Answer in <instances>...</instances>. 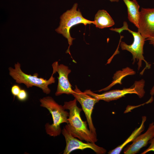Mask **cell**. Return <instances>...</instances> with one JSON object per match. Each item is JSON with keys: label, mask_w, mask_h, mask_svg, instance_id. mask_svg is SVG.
Returning <instances> with one entry per match:
<instances>
[{"label": "cell", "mask_w": 154, "mask_h": 154, "mask_svg": "<svg viewBox=\"0 0 154 154\" xmlns=\"http://www.w3.org/2000/svg\"><path fill=\"white\" fill-rule=\"evenodd\" d=\"M146 40H148L150 44L152 45L154 47V36L148 38Z\"/></svg>", "instance_id": "obj_18"}, {"label": "cell", "mask_w": 154, "mask_h": 154, "mask_svg": "<svg viewBox=\"0 0 154 154\" xmlns=\"http://www.w3.org/2000/svg\"><path fill=\"white\" fill-rule=\"evenodd\" d=\"M111 2H118L119 0H109Z\"/></svg>", "instance_id": "obj_19"}, {"label": "cell", "mask_w": 154, "mask_h": 154, "mask_svg": "<svg viewBox=\"0 0 154 154\" xmlns=\"http://www.w3.org/2000/svg\"><path fill=\"white\" fill-rule=\"evenodd\" d=\"M154 137V123H150L147 131L144 133L138 135L132 143L124 148V154H135L142 147L146 146L149 141Z\"/></svg>", "instance_id": "obj_11"}, {"label": "cell", "mask_w": 154, "mask_h": 154, "mask_svg": "<svg viewBox=\"0 0 154 154\" xmlns=\"http://www.w3.org/2000/svg\"><path fill=\"white\" fill-rule=\"evenodd\" d=\"M144 85L145 81L142 79L135 81L131 87L124 88L122 90H112L100 94L95 93L90 90H86L84 92L99 100H102L109 102L117 100L128 94H136L139 98H141L145 93L144 89Z\"/></svg>", "instance_id": "obj_6"}, {"label": "cell", "mask_w": 154, "mask_h": 154, "mask_svg": "<svg viewBox=\"0 0 154 154\" xmlns=\"http://www.w3.org/2000/svg\"><path fill=\"white\" fill-rule=\"evenodd\" d=\"M77 7L78 4L75 3L70 10H67L61 15L60 25L55 30L58 33L62 35L67 39L69 45L66 53H68L71 57L69 49L72 44L73 40L75 39L71 37L70 34L71 27L80 23H82L85 25L88 24H94V21H90L84 18L79 9L77 10Z\"/></svg>", "instance_id": "obj_3"}, {"label": "cell", "mask_w": 154, "mask_h": 154, "mask_svg": "<svg viewBox=\"0 0 154 154\" xmlns=\"http://www.w3.org/2000/svg\"><path fill=\"white\" fill-rule=\"evenodd\" d=\"M137 29L146 39L154 36V8H141Z\"/></svg>", "instance_id": "obj_10"}, {"label": "cell", "mask_w": 154, "mask_h": 154, "mask_svg": "<svg viewBox=\"0 0 154 154\" xmlns=\"http://www.w3.org/2000/svg\"><path fill=\"white\" fill-rule=\"evenodd\" d=\"M123 0L127 7L129 21L138 28L140 14L139 5L136 0Z\"/></svg>", "instance_id": "obj_12"}, {"label": "cell", "mask_w": 154, "mask_h": 154, "mask_svg": "<svg viewBox=\"0 0 154 154\" xmlns=\"http://www.w3.org/2000/svg\"><path fill=\"white\" fill-rule=\"evenodd\" d=\"M77 101L75 98L64 103V108L69 111L68 123L64 127L73 137L87 142L95 143L98 141L97 135L88 129L87 121L82 120L80 116L82 110L77 106Z\"/></svg>", "instance_id": "obj_1"}, {"label": "cell", "mask_w": 154, "mask_h": 154, "mask_svg": "<svg viewBox=\"0 0 154 154\" xmlns=\"http://www.w3.org/2000/svg\"><path fill=\"white\" fill-rule=\"evenodd\" d=\"M148 143H150V145L141 154H145L150 151H154V137L149 141Z\"/></svg>", "instance_id": "obj_17"}, {"label": "cell", "mask_w": 154, "mask_h": 154, "mask_svg": "<svg viewBox=\"0 0 154 154\" xmlns=\"http://www.w3.org/2000/svg\"><path fill=\"white\" fill-rule=\"evenodd\" d=\"M21 89L20 86L18 85L15 84L12 86L11 92L14 97L17 96Z\"/></svg>", "instance_id": "obj_16"}, {"label": "cell", "mask_w": 154, "mask_h": 154, "mask_svg": "<svg viewBox=\"0 0 154 154\" xmlns=\"http://www.w3.org/2000/svg\"><path fill=\"white\" fill-rule=\"evenodd\" d=\"M28 95L27 91L25 89H21L17 96L18 100L21 102L26 100L28 98Z\"/></svg>", "instance_id": "obj_15"}, {"label": "cell", "mask_w": 154, "mask_h": 154, "mask_svg": "<svg viewBox=\"0 0 154 154\" xmlns=\"http://www.w3.org/2000/svg\"><path fill=\"white\" fill-rule=\"evenodd\" d=\"M75 93L72 95L80 104L86 118L90 130L97 135L96 129L94 127L92 117V114L95 104L99 100L85 92H82L76 85L74 90Z\"/></svg>", "instance_id": "obj_8"}, {"label": "cell", "mask_w": 154, "mask_h": 154, "mask_svg": "<svg viewBox=\"0 0 154 154\" xmlns=\"http://www.w3.org/2000/svg\"><path fill=\"white\" fill-rule=\"evenodd\" d=\"M9 70V75L17 83L24 84L27 88L33 86L37 87L41 89L43 92L46 94H49L50 92L48 86L55 82L53 75L55 72L53 71L49 79L47 80L39 78L37 73H34L33 75L25 74L21 70V64L18 62L15 64L14 68L10 67Z\"/></svg>", "instance_id": "obj_4"}, {"label": "cell", "mask_w": 154, "mask_h": 154, "mask_svg": "<svg viewBox=\"0 0 154 154\" xmlns=\"http://www.w3.org/2000/svg\"><path fill=\"white\" fill-rule=\"evenodd\" d=\"M142 120L140 126L135 129L132 133L130 135L122 144L118 146L115 149L109 151L108 152L109 154H119L123 148L128 143L132 141L141 132L144 131L145 129L144 123L146 120V117L143 116L142 117Z\"/></svg>", "instance_id": "obj_14"}, {"label": "cell", "mask_w": 154, "mask_h": 154, "mask_svg": "<svg viewBox=\"0 0 154 154\" xmlns=\"http://www.w3.org/2000/svg\"><path fill=\"white\" fill-rule=\"evenodd\" d=\"M110 30L115 31L120 34L123 31L126 30L131 33L133 36V41L132 44L131 45H128L124 42H121L120 45L122 50H126L130 52L133 56V59L134 64L135 59L138 61V69L139 70L142 66V63L144 61L146 64V67L144 69L147 68H149L150 67V65L145 61L143 56V46L146 39L144 38L138 31H133L129 29L128 25L126 21L123 22V26L120 28H112Z\"/></svg>", "instance_id": "obj_5"}, {"label": "cell", "mask_w": 154, "mask_h": 154, "mask_svg": "<svg viewBox=\"0 0 154 154\" xmlns=\"http://www.w3.org/2000/svg\"><path fill=\"white\" fill-rule=\"evenodd\" d=\"M53 70L59 74L58 77V82L56 91L55 93L56 96L62 94H72L75 91L72 88V86L68 79V75L71 72L68 66L63 64L58 65V62L56 61L52 65Z\"/></svg>", "instance_id": "obj_9"}, {"label": "cell", "mask_w": 154, "mask_h": 154, "mask_svg": "<svg viewBox=\"0 0 154 154\" xmlns=\"http://www.w3.org/2000/svg\"><path fill=\"white\" fill-rule=\"evenodd\" d=\"M94 25L100 29L112 27L115 24L114 22L108 13L104 10H99L95 15Z\"/></svg>", "instance_id": "obj_13"}, {"label": "cell", "mask_w": 154, "mask_h": 154, "mask_svg": "<svg viewBox=\"0 0 154 154\" xmlns=\"http://www.w3.org/2000/svg\"><path fill=\"white\" fill-rule=\"evenodd\" d=\"M62 133L66 142L63 154H70L76 149L83 150L86 149H91L97 154H104L106 152L105 149L97 145L94 143H85L73 137L64 127L62 130Z\"/></svg>", "instance_id": "obj_7"}, {"label": "cell", "mask_w": 154, "mask_h": 154, "mask_svg": "<svg viewBox=\"0 0 154 154\" xmlns=\"http://www.w3.org/2000/svg\"><path fill=\"white\" fill-rule=\"evenodd\" d=\"M40 106L47 109L51 114L53 123L45 125V129L47 134L54 137L59 135L62 133L60 127L63 123H68L69 112L65 110L63 106L58 104L51 97L47 96L40 99Z\"/></svg>", "instance_id": "obj_2"}]
</instances>
